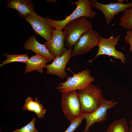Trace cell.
Wrapping results in <instances>:
<instances>
[{
    "label": "cell",
    "mask_w": 132,
    "mask_h": 132,
    "mask_svg": "<svg viewBox=\"0 0 132 132\" xmlns=\"http://www.w3.org/2000/svg\"><path fill=\"white\" fill-rule=\"evenodd\" d=\"M82 114L91 113L98 109L104 99L101 89L91 83L77 92Z\"/></svg>",
    "instance_id": "1"
},
{
    "label": "cell",
    "mask_w": 132,
    "mask_h": 132,
    "mask_svg": "<svg viewBox=\"0 0 132 132\" xmlns=\"http://www.w3.org/2000/svg\"><path fill=\"white\" fill-rule=\"evenodd\" d=\"M63 29L65 46L72 48L84 33L93 29V24L87 18L83 17L68 22Z\"/></svg>",
    "instance_id": "2"
},
{
    "label": "cell",
    "mask_w": 132,
    "mask_h": 132,
    "mask_svg": "<svg viewBox=\"0 0 132 132\" xmlns=\"http://www.w3.org/2000/svg\"><path fill=\"white\" fill-rule=\"evenodd\" d=\"M71 4L76 5L77 7L69 16H66L64 20H56L50 19L52 24L55 29L62 30L64 26L68 22L82 17L87 18H94L96 15L94 11L89 0H78L77 1H69Z\"/></svg>",
    "instance_id": "3"
},
{
    "label": "cell",
    "mask_w": 132,
    "mask_h": 132,
    "mask_svg": "<svg viewBox=\"0 0 132 132\" xmlns=\"http://www.w3.org/2000/svg\"><path fill=\"white\" fill-rule=\"evenodd\" d=\"M73 74L71 77L69 76L66 77V80L58 85L56 88L62 93L69 91L79 90L84 88L94 80V78L90 74V71L86 69L77 73H75L69 69L67 68Z\"/></svg>",
    "instance_id": "4"
},
{
    "label": "cell",
    "mask_w": 132,
    "mask_h": 132,
    "mask_svg": "<svg viewBox=\"0 0 132 132\" xmlns=\"http://www.w3.org/2000/svg\"><path fill=\"white\" fill-rule=\"evenodd\" d=\"M23 18L31 24L35 32L46 41L51 38L55 28L52 24L51 18L48 16L44 17L34 11Z\"/></svg>",
    "instance_id": "5"
},
{
    "label": "cell",
    "mask_w": 132,
    "mask_h": 132,
    "mask_svg": "<svg viewBox=\"0 0 132 132\" xmlns=\"http://www.w3.org/2000/svg\"><path fill=\"white\" fill-rule=\"evenodd\" d=\"M61 106L64 114L70 122L82 114L77 93L76 90L62 93Z\"/></svg>",
    "instance_id": "6"
},
{
    "label": "cell",
    "mask_w": 132,
    "mask_h": 132,
    "mask_svg": "<svg viewBox=\"0 0 132 132\" xmlns=\"http://www.w3.org/2000/svg\"><path fill=\"white\" fill-rule=\"evenodd\" d=\"M120 38V35L115 37L111 35L108 38L100 36V41L98 46V50L96 55L93 59L86 62L91 63L99 56L105 55L120 59L122 63H125L127 60L125 55L121 52L118 51L115 47Z\"/></svg>",
    "instance_id": "7"
},
{
    "label": "cell",
    "mask_w": 132,
    "mask_h": 132,
    "mask_svg": "<svg viewBox=\"0 0 132 132\" xmlns=\"http://www.w3.org/2000/svg\"><path fill=\"white\" fill-rule=\"evenodd\" d=\"M100 36L93 29L84 33L72 48L71 57L86 54L94 47L98 46Z\"/></svg>",
    "instance_id": "8"
},
{
    "label": "cell",
    "mask_w": 132,
    "mask_h": 132,
    "mask_svg": "<svg viewBox=\"0 0 132 132\" xmlns=\"http://www.w3.org/2000/svg\"><path fill=\"white\" fill-rule=\"evenodd\" d=\"M118 103L113 99L109 101L104 99L100 106L96 110L91 113L84 114V119L86 124L84 132H88L90 126L95 123L106 121L108 115V110L115 107Z\"/></svg>",
    "instance_id": "9"
},
{
    "label": "cell",
    "mask_w": 132,
    "mask_h": 132,
    "mask_svg": "<svg viewBox=\"0 0 132 132\" xmlns=\"http://www.w3.org/2000/svg\"><path fill=\"white\" fill-rule=\"evenodd\" d=\"M90 3L93 8L98 9L103 14L107 24L110 22L114 16L120 12L132 7V2L127 3L118 2L103 4L96 0H91Z\"/></svg>",
    "instance_id": "10"
},
{
    "label": "cell",
    "mask_w": 132,
    "mask_h": 132,
    "mask_svg": "<svg viewBox=\"0 0 132 132\" xmlns=\"http://www.w3.org/2000/svg\"><path fill=\"white\" fill-rule=\"evenodd\" d=\"M72 48H68L67 51L60 56L55 57L50 64L46 65V73L54 74L63 80L68 74L65 71L66 66L71 57Z\"/></svg>",
    "instance_id": "11"
},
{
    "label": "cell",
    "mask_w": 132,
    "mask_h": 132,
    "mask_svg": "<svg viewBox=\"0 0 132 132\" xmlns=\"http://www.w3.org/2000/svg\"><path fill=\"white\" fill-rule=\"evenodd\" d=\"M65 36L64 31L55 29L51 38L44 43V45L55 57L62 55L67 50L64 43Z\"/></svg>",
    "instance_id": "12"
},
{
    "label": "cell",
    "mask_w": 132,
    "mask_h": 132,
    "mask_svg": "<svg viewBox=\"0 0 132 132\" xmlns=\"http://www.w3.org/2000/svg\"><path fill=\"white\" fill-rule=\"evenodd\" d=\"M27 50H30L36 54L41 55L47 59L54 60L55 57L50 52L44 44L39 43L36 40L34 35L28 38L24 44Z\"/></svg>",
    "instance_id": "13"
},
{
    "label": "cell",
    "mask_w": 132,
    "mask_h": 132,
    "mask_svg": "<svg viewBox=\"0 0 132 132\" xmlns=\"http://www.w3.org/2000/svg\"><path fill=\"white\" fill-rule=\"evenodd\" d=\"M7 8L15 9L20 16L23 17L34 11V5L31 0H10L6 4Z\"/></svg>",
    "instance_id": "14"
},
{
    "label": "cell",
    "mask_w": 132,
    "mask_h": 132,
    "mask_svg": "<svg viewBox=\"0 0 132 132\" xmlns=\"http://www.w3.org/2000/svg\"><path fill=\"white\" fill-rule=\"evenodd\" d=\"M51 60L38 54L32 56L27 62L24 71L25 74L35 70L40 73H43L44 67H45L46 63Z\"/></svg>",
    "instance_id": "15"
},
{
    "label": "cell",
    "mask_w": 132,
    "mask_h": 132,
    "mask_svg": "<svg viewBox=\"0 0 132 132\" xmlns=\"http://www.w3.org/2000/svg\"><path fill=\"white\" fill-rule=\"evenodd\" d=\"M106 132H130L127 120L124 118L115 120L109 126Z\"/></svg>",
    "instance_id": "16"
},
{
    "label": "cell",
    "mask_w": 132,
    "mask_h": 132,
    "mask_svg": "<svg viewBox=\"0 0 132 132\" xmlns=\"http://www.w3.org/2000/svg\"><path fill=\"white\" fill-rule=\"evenodd\" d=\"M119 25L128 30L132 29V7L123 11V15L120 18Z\"/></svg>",
    "instance_id": "17"
},
{
    "label": "cell",
    "mask_w": 132,
    "mask_h": 132,
    "mask_svg": "<svg viewBox=\"0 0 132 132\" xmlns=\"http://www.w3.org/2000/svg\"><path fill=\"white\" fill-rule=\"evenodd\" d=\"M7 57L6 59L2 61L0 65L1 67L10 63L13 62H20L26 63L29 59V57L27 54L20 55H11L4 54Z\"/></svg>",
    "instance_id": "18"
},
{
    "label": "cell",
    "mask_w": 132,
    "mask_h": 132,
    "mask_svg": "<svg viewBox=\"0 0 132 132\" xmlns=\"http://www.w3.org/2000/svg\"><path fill=\"white\" fill-rule=\"evenodd\" d=\"M35 101L36 102V107L34 112L39 119L44 117V114L46 111V109H44V106L40 103V101L38 100L37 97L35 98Z\"/></svg>",
    "instance_id": "19"
},
{
    "label": "cell",
    "mask_w": 132,
    "mask_h": 132,
    "mask_svg": "<svg viewBox=\"0 0 132 132\" xmlns=\"http://www.w3.org/2000/svg\"><path fill=\"white\" fill-rule=\"evenodd\" d=\"M36 119L34 118L28 124L19 129H16L13 132H38L35 127Z\"/></svg>",
    "instance_id": "20"
},
{
    "label": "cell",
    "mask_w": 132,
    "mask_h": 132,
    "mask_svg": "<svg viewBox=\"0 0 132 132\" xmlns=\"http://www.w3.org/2000/svg\"><path fill=\"white\" fill-rule=\"evenodd\" d=\"M84 114H82L79 118L71 122L69 127L64 132H73L80 125L84 118Z\"/></svg>",
    "instance_id": "21"
},
{
    "label": "cell",
    "mask_w": 132,
    "mask_h": 132,
    "mask_svg": "<svg viewBox=\"0 0 132 132\" xmlns=\"http://www.w3.org/2000/svg\"><path fill=\"white\" fill-rule=\"evenodd\" d=\"M36 102L33 101V97H28L25 100V103L22 107L23 110L29 111L34 112Z\"/></svg>",
    "instance_id": "22"
},
{
    "label": "cell",
    "mask_w": 132,
    "mask_h": 132,
    "mask_svg": "<svg viewBox=\"0 0 132 132\" xmlns=\"http://www.w3.org/2000/svg\"><path fill=\"white\" fill-rule=\"evenodd\" d=\"M124 39L127 44H130L129 51L131 52L132 51V29L127 31Z\"/></svg>",
    "instance_id": "23"
},
{
    "label": "cell",
    "mask_w": 132,
    "mask_h": 132,
    "mask_svg": "<svg viewBox=\"0 0 132 132\" xmlns=\"http://www.w3.org/2000/svg\"><path fill=\"white\" fill-rule=\"evenodd\" d=\"M129 123L130 126V132H132V119L130 120Z\"/></svg>",
    "instance_id": "24"
},
{
    "label": "cell",
    "mask_w": 132,
    "mask_h": 132,
    "mask_svg": "<svg viewBox=\"0 0 132 132\" xmlns=\"http://www.w3.org/2000/svg\"><path fill=\"white\" fill-rule=\"evenodd\" d=\"M46 1L48 2H51L54 3H56L57 1L56 0H47Z\"/></svg>",
    "instance_id": "25"
},
{
    "label": "cell",
    "mask_w": 132,
    "mask_h": 132,
    "mask_svg": "<svg viewBox=\"0 0 132 132\" xmlns=\"http://www.w3.org/2000/svg\"><path fill=\"white\" fill-rule=\"evenodd\" d=\"M118 2H122L123 1H125V0H117Z\"/></svg>",
    "instance_id": "26"
}]
</instances>
